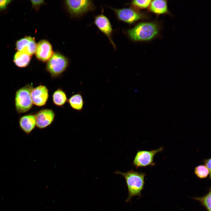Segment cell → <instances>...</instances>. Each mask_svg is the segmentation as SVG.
<instances>
[{
	"instance_id": "cell-16",
	"label": "cell",
	"mask_w": 211,
	"mask_h": 211,
	"mask_svg": "<svg viewBox=\"0 0 211 211\" xmlns=\"http://www.w3.org/2000/svg\"><path fill=\"white\" fill-rule=\"evenodd\" d=\"M52 99L54 104L58 106H63L67 101L65 93L60 89H57L53 93Z\"/></svg>"
},
{
	"instance_id": "cell-10",
	"label": "cell",
	"mask_w": 211,
	"mask_h": 211,
	"mask_svg": "<svg viewBox=\"0 0 211 211\" xmlns=\"http://www.w3.org/2000/svg\"><path fill=\"white\" fill-rule=\"evenodd\" d=\"M31 95L33 104L38 106H42L45 105L47 101L48 90L45 86L40 85L33 88Z\"/></svg>"
},
{
	"instance_id": "cell-14",
	"label": "cell",
	"mask_w": 211,
	"mask_h": 211,
	"mask_svg": "<svg viewBox=\"0 0 211 211\" xmlns=\"http://www.w3.org/2000/svg\"><path fill=\"white\" fill-rule=\"evenodd\" d=\"M150 4V10L155 14H161L167 12V5L166 1L153 0L152 1Z\"/></svg>"
},
{
	"instance_id": "cell-17",
	"label": "cell",
	"mask_w": 211,
	"mask_h": 211,
	"mask_svg": "<svg viewBox=\"0 0 211 211\" xmlns=\"http://www.w3.org/2000/svg\"><path fill=\"white\" fill-rule=\"evenodd\" d=\"M70 106L73 109L80 111L81 110L84 105V101L81 95L76 93L72 96L68 100Z\"/></svg>"
},
{
	"instance_id": "cell-20",
	"label": "cell",
	"mask_w": 211,
	"mask_h": 211,
	"mask_svg": "<svg viewBox=\"0 0 211 211\" xmlns=\"http://www.w3.org/2000/svg\"><path fill=\"white\" fill-rule=\"evenodd\" d=\"M152 1L150 0H135L132 2L134 6L140 8H144L148 7Z\"/></svg>"
},
{
	"instance_id": "cell-18",
	"label": "cell",
	"mask_w": 211,
	"mask_h": 211,
	"mask_svg": "<svg viewBox=\"0 0 211 211\" xmlns=\"http://www.w3.org/2000/svg\"><path fill=\"white\" fill-rule=\"evenodd\" d=\"M211 188H210L208 193L204 196L200 197H195L193 199L199 201L201 205L204 206L206 211L211 210Z\"/></svg>"
},
{
	"instance_id": "cell-3",
	"label": "cell",
	"mask_w": 211,
	"mask_h": 211,
	"mask_svg": "<svg viewBox=\"0 0 211 211\" xmlns=\"http://www.w3.org/2000/svg\"><path fill=\"white\" fill-rule=\"evenodd\" d=\"M68 63V60L65 56L59 52H55L47 61L46 70L52 77H56L66 70Z\"/></svg>"
},
{
	"instance_id": "cell-1",
	"label": "cell",
	"mask_w": 211,
	"mask_h": 211,
	"mask_svg": "<svg viewBox=\"0 0 211 211\" xmlns=\"http://www.w3.org/2000/svg\"><path fill=\"white\" fill-rule=\"evenodd\" d=\"M115 173L122 176L125 180L128 191L126 202L129 201L133 196H140L144 186L145 173L132 170L125 172L118 171Z\"/></svg>"
},
{
	"instance_id": "cell-7",
	"label": "cell",
	"mask_w": 211,
	"mask_h": 211,
	"mask_svg": "<svg viewBox=\"0 0 211 211\" xmlns=\"http://www.w3.org/2000/svg\"><path fill=\"white\" fill-rule=\"evenodd\" d=\"M118 18L121 21L129 24H132L144 17L139 12L130 8L114 9Z\"/></svg>"
},
{
	"instance_id": "cell-13",
	"label": "cell",
	"mask_w": 211,
	"mask_h": 211,
	"mask_svg": "<svg viewBox=\"0 0 211 211\" xmlns=\"http://www.w3.org/2000/svg\"><path fill=\"white\" fill-rule=\"evenodd\" d=\"M19 124L21 129L25 133H30L36 126L35 115H28L20 118Z\"/></svg>"
},
{
	"instance_id": "cell-12",
	"label": "cell",
	"mask_w": 211,
	"mask_h": 211,
	"mask_svg": "<svg viewBox=\"0 0 211 211\" xmlns=\"http://www.w3.org/2000/svg\"><path fill=\"white\" fill-rule=\"evenodd\" d=\"M94 23L98 29L108 38L110 42L115 47L111 38L112 26L108 18L103 14H101L95 17Z\"/></svg>"
},
{
	"instance_id": "cell-2",
	"label": "cell",
	"mask_w": 211,
	"mask_h": 211,
	"mask_svg": "<svg viewBox=\"0 0 211 211\" xmlns=\"http://www.w3.org/2000/svg\"><path fill=\"white\" fill-rule=\"evenodd\" d=\"M157 25L151 22H142L129 30L127 34L130 38L135 41H147L151 40L159 32Z\"/></svg>"
},
{
	"instance_id": "cell-22",
	"label": "cell",
	"mask_w": 211,
	"mask_h": 211,
	"mask_svg": "<svg viewBox=\"0 0 211 211\" xmlns=\"http://www.w3.org/2000/svg\"><path fill=\"white\" fill-rule=\"evenodd\" d=\"M11 1V0H0V11L6 8Z\"/></svg>"
},
{
	"instance_id": "cell-5",
	"label": "cell",
	"mask_w": 211,
	"mask_h": 211,
	"mask_svg": "<svg viewBox=\"0 0 211 211\" xmlns=\"http://www.w3.org/2000/svg\"><path fill=\"white\" fill-rule=\"evenodd\" d=\"M64 3L69 12L73 16H81L93 9L94 7L90 0H66Z\"/></svg>"
},
{
	"instance_id": "cell-8",
	"label": "cell",
	"mask_w": 211,
	"mask_h": 211,
	"mask_svg": "<svg viewBox=\"0 0 211 211\" xmlns=\"http://www.w3.org/2000/svg\"><path fill=\"white\" fill-rule=\"evenodd\" d=\"M55 113L52 109H43L39 111L35 115L36 126L43 129L49 126L53 122Z\"/></svg>"
},
{
	"instance_id": "cell-11",
	"label": "cell",
	"mask_w": 211,
	"mask_h": 211,
	"mask_svg": "<svg viewBox=\"0 0 211 211\" xmlns=\"http://www.w3.org/2000/svg\"><path fill=\"white\" fill-rule=\"evenodd\" d=\"M37 44L34 38L25 36L18 40L16 47L18 51L32 56L35 52Z\"/></svg>"
},
{
	"instance_id": "cell-21",
	"label": "cell",
	"mask_w": 211,
	"mask_h": 211,
	"mask_svg": "<svg viewBox=\"0 0 211 211\" xmlns=\"http://www.w3.org/2000/svg\"><path fill=\"white\" fill-rule=\"evenodd\" d=\"M31 1L33 7L37 10L45 3L44 1L42 0H31Z\"/></svg>"
},
{
	"instance_id": "cell-19",
	"label": "cell",
	"mask_w": 211,
	"mask_h": 211,
	"mask_svg": "<svg viewBox=\"0 0 211 211\" xmlns=\"http://www.w3.org/2000/svg\"><path fill=\"white\" fill-rule=\"evenodd\" d=\"M194 173L200 179L205 178L209 175V178H211V173L207 168L204 165H200L195 167Z\"/></svg>"
},
{
	"instance_id": "cell-15",
	"label": "cell",
	"mask_w": 211,
	"mask_h": 211,
	"mask_svg": "<svg viewBox=\"0 0 211 211\" xmlns=\"http://www.w3.org/2000/svg\"><path fill=\"white\" fill-rule=\"evenodd\" d=\"M31 56L23 52L18 51L14 55L13 62L16 66L22 68L26 67L29 64Z\"/></svg>"
},
{
	"instance_id": "cell-6",
	"label": "cell",
	"mask_w": 211,
	"mask_h": 211,
	"mask_svg": "<svg viewBox=\"0 0 211 211\" xmlns=\"http://www.w3.org/2000/svg\"><path fill=\"white\" fill-rule=\"evenodd\" d=\"M163 149L161 147L150 151L138 150L134 157L132 164L137 169L154 165V159L155 155Z\"/></svg>"
},
{
	"instance_id": "cell-23",
	"label": "cell",
	"mask_w": 211,
	"mask_h": 211,
	"mask_svg": "<svg viewBox=\"0 0 211 211\" xmlns=\"http://www.w3.org/2000/svg\"><path fill=\"white\" fill-rule=\"evenodd\" d=\"M205 166L208 169L211 173V158L205 159L204 161Z\"/></svg>"
},
{
	"instance_id": "cell-9",
	"label": "cell",
	"mask_w": 211,
	"mask_h": 211,
	"mask_svg": "<svg viewBox=\"0 0 211 211\" xmlns=\"http://www.w3.org/2000/svg\"><path fill=\"white\" fill-rule=\"evenodd\" d=\"M54 52L51 44L47 40H40L37 44L35 55L37 59L42 62H47Z\"/></svg>"
},
{
	"instance_id": "cell-4",
	"label": "cell",
	"mask_w": 211,
	"mask_h": 211,
	"mask_svg": "<svg viewBox=\"0 0 211 211\" xmlns=\"http://www.w3.org/2000/svg\"><path fill=\"white\" fill-rule=\"evenodd\" d=\"M33 86L27 84L17 91L16 92L15 103L16 110L20 113L29 110L33 106L31 91Z\"/></svg>"
}]
</instances>
